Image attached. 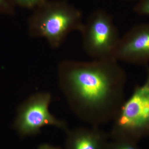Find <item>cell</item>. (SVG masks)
<instances>
[{"label":"cell","mask_w":149,"mask_h":149,"mask_svg":"<svg viewBox=\"0 0 149 149\" xmlns=\"http://www.w3.org/2000/svg\"><path fill=\"white\" fill-rule=\"evenodd\" d=\"M9 7L8 0H0V10H7Z\"/></svg>","instance_id":"11"},{"label":"cell","mask_w":149,"mask_h":149,"mask_svg":"<svg viewBox=\"0 0 149 149\" xmlns=\"http://www.w3.org/2000/svg\"><path fill=\"white\" fill-rule=\"evenodd\" d=\"M17 4L23 8L32 10L37 8L48 0H13Z\"/></svg>","instance_id":"9"},{"label":"cell","mask_w":149,"mask_h":149,"mask_svg":"<svg viewBox=\"0 0 149 149\" xmlns=\"http://www.w3.org/2000/svg\"><path fill=\"white\" fill-rule=\"evenodd\" d=\"M80 32L83 48L88 55L95 59L114 58L120 37L112 17L106 11L93 12Z\"/></svg>","instance_id":"4"},{"label":"cell","mask_w":149,"mask_h":149,"mask_svg":"<svg viewBox=\"0 0 149 149\" xmlns=\"http://www.w3.org/2000/svg\"><path fill=\"white\" fill-rule=\"evenodd\" d=\"M52 96L49 93H39L30 96L17 109L14 128L22 137L35 136L41 128L52 125L65 133L68 130L66 123L56 118L49 111Z\"/></svg>","instance_id":"5"},{"label":"cell","mask_w":149,"mask_h":149,"mask_svg":"<svg viewBox=\"0 0 149 149\" xmlns=\"http://www.w3.org/2000/svg\"><path fill=\"white\" fill-rule=\"evenodd\" d=\"M106 149H140L137 143L123 140H113L108 142Z\"/></svg>","instance_id":"8"},{"label":"cell","mask_w":149,"mask_h":149,"mask_svg":"<svg viewBox=\"0 0 149 149\" xmlns=\"http://www.w3.org/2000/svg\"><path fill=\"white\" fill-rule=\"evenodd\" d=\"M134 10L139 15L149 17V0H138Z\"/></svg>","instance_id":"10"},{"label":"cell","mask_w":149,"mask_h":149,"mask_svg":"<svg viewBox=\"0 0 149 149\" xmlns=\"http://www.w3.org/2000/svg\"><path fill=\"white\" fill-rule=\"evenodd\" d=\"M37 149H61L58 147L54 146L48 144H43L40 145Z\"/></svg>","instance_id":"12"},{"label":"cell","mask_w":149,"mask_h":149,"mask_svg":"<svg viewBox=\"0 0 149 149\" xmlns=\"http://www.w3.org/2000/svg\"><path fill=\"white\" fill-rule=\"evenodd\" d=\"M113 58L136 65L149 63V22L137 24L120 38Z\"/></svg>","instance_id":"6"},{"label":"cell","mask_w":149,"mask_h":149,"mask_svg":"<svg viewBox=\"0 0 149 149\" xmlns=\"http://www.w3.org/2000/svg\"><path fill=\"white\" fill-rule=\"evenodd\" d=\"M137 1H138V0H137Z\"/></svg>","instance_id":"13"},{"label":"cell","mask_w":149,"mask_h":149,"mask_svg":"<svg viewBox=\"0 0 149 149\" xmlns=\"http://www.w3.org/2000/svg\"><path fill=\"white\" fill-rule=\"evenodd\" d=\"M28 20L30 37L45 39L50 46L57 48L72 31H80L83 14L63 0L47 1L33 10Z\"/></svg>","instance_id":"2"},{"label":"cell","mask_w":149,"mask_h":149,"mask_svg":"<svg viewBox=\"0 0 149 149\" xmlns=\"http://www.w3.org/2000/svg\"><path fill=\"white\" fill-rule=\"evenodd\" d=\"M60 88L73 113L92 126L113 122L125 101L127 75L113 58L59 63Z\"/></svg>","instance_id":"1"},{"label":"cell","mask_w":149,"mask_h":149,"mask_svg":"<svg viewBox=\"0 0 149 149\" xmlns=\"http://www.w3.org/2000/svg\"><path fill=\"white\" fill-rule=\"evenodd\" d=\"M112 123L109 135L112 140L137 143L149 137V67L146 81L135 88Z\"/></svg>","instance_id":"3"},{"label":"cell","mask_w":149,"mask_h":149,"mask_svg":"<svg viewBox=\"0 0 149 149\" xmlns=\"http://www.w3.org/2000/svg\"><path fill=\"white\" fill-rule=\"evenodd\" d=\"M66 133L65 149H106L109 137L96 126L79 127Z\"/></svg>","instance_id":"7"}]
</instances>
